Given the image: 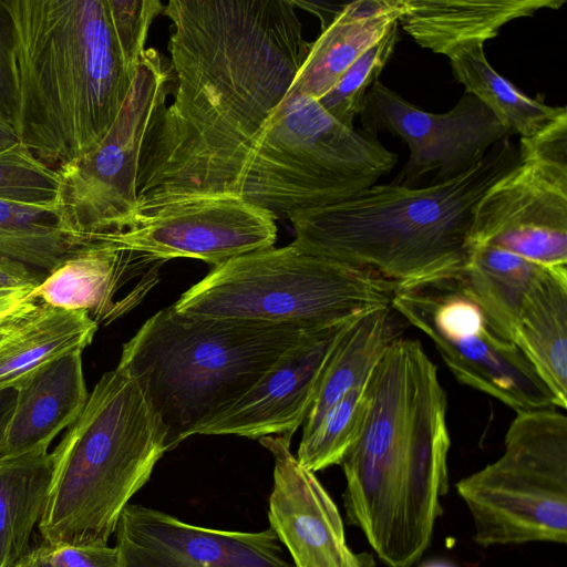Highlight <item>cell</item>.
<instances>
[{"mask_svg":"<svg viewBox=\"0 0 567 567\" xmlns=\"http://www.w3.org/2000/svg\"><path fill=\"white\" fill-rule=\"evenodd\" d=\"M546 269L499 247L475 245L468 248L466 265L455 280L494 332L513 342L526 297Z\"/></svg>","mask_w":567,"mask_h":567,"instance_id":"24","label":"cell"},{"mask_svg":"<svg viewBox=\"0 0 567 567\" xmlns=\"http://www.w3.org/2000/svg\"><path fill=\"white\" fill-rule=\"evenodd\" d=\"M315 330L182 313L172 305L123 344L116 368L144 391L166 429L171 451Z\"/></svg>","mask_w":567,"mask_h":567,"instance_id":"5","label":"cell"},{"mask_svg":"<svg viewBox=\"0 0 567 567\" xmlns=\"http://www.w3.org/2000/svg\"><path fill=\"white\" fill-rule=\"evenodd\" d=\"M82 351L62 354L31 372L17 389L0 457L49 449L72 425L89 399Z\"/></svg>","mask_w":567,"mask_h":567,"instance_id":"18","label":"cell"},{"mask_svg":"<svg viewBox=\"0 0 567 567\" xmlns=\"http://www.w3.org/2000/svg\"><path fill=\"white\" fill-rule=\"evenodd\" d=\"M423 567H452L445 563H439V561H435V563H430L427 565H424Z\"/></svg>","mask_w":567,"mask_h":567,"instance_id":"38","label":"cell"},{"mask_svg":"<svg viewBox=\"0 0 567 567\" xmlns=\"http://www.w3.org/2000/svg\"><path fill=\"white\" fill-rule=\"evenodd\" d=\"M399 22L394 21L384 34L368 48L339 78L336 84L317 101L337 121L354 127L365 95L391 58L399 39Z\"/></svg>","mask_w":567,"mask_h":567,"instance_id":"29","label":"cell"},{"mask_svg":"<svg viewBox=\"0 0 567 567\" xmlns=\"http://www.w3.org/2000/svg\"><path fill=\"white\" fill-rule=\"evenodd\" d=\"M482 547L567 542V417L516 412L504 452L456 484Z\"/></svg>","mask_w":567,"mask_h":567,"instance_id":"8","label":"cell"},{"mask_svg":"<svg viewBox=\"0 0 567 567\" xmlns=\"http://www.w3.org/2000/svg\"><path fill=\"white\" fill-rule=\"evenodd\" d=\"M475 245L567 268V163L520 156L476 204L468 248Z\"/></svg>","mask_w":567,"mask_h":567,"instance_id":"13","label":"cell"},{"mask_svg":"<svg viewBox=\"0 0 567 567\" xmlns=\"http://www.w3.org/2000/svg\"><path fill=\"white\" fill-rule=\"evenodd\" d=\"M48 276L9 259L0 261V289L37 288Z\"/></svg>","mask_w":567,"mask_h":567,"instance_id":"34","label":"cell"},{"mask_svg":"<svg viewBox=\"0 0 567 567\" xmlns=\"http://www.w3.org/2000/svg\"><path fill=\"white\" fill-rule=\"evenodd\" d=\"M34 288L0 289V327L35 307Z\"/></svg>","mask_w":567,"mask_h":567,"instance_id":"33","label":"cell"},{"mask_svg":"<svg viewBox=\"0 0 567 567\" xmlns=\"http://www.w3.org/2000/svg\"><path fill=\"white\" fill-rule=\"evenodd\" d=\"M519 162L518 144L507 136L447 181L373 185L339 203L296 210L288 218L293 241L399 289L456 279L466 265L476 204Z\"/></svg>","mask_w":567,"mask_h":567,"instance_id":"3","label":"cell"},{"mask_svg":"<svg viewBox=\"0 0 567 567\" xmlns=\"http://www.w3.org/2000/svg\"><path fill=\"white\" fill-rule=\"evenodd\" d=\"M410 324L392 303L353 319L339 338L302 423L308 434L346 392L363 386L386 349Z\"/></svg>","mask_w":567,"mask_h":567,"instance_id":"23","label":"cell"},{"mask_svg":"<svg viewBox=\"0 0 567 567\" xmlns=\"http://www.w3.org/2000/svg\"><path fill=\"white\" fill-rule=\"evenodd\" d=\"M398 286L295 241L212 268L173 305L182 313L323 329L392 302Z\"/></svg>","mask_w":567,"mask_h":567,"instance_id":"7","label":"cell"},{"mask_svg":"<svg viewBox=\"0 0 567 567\" xmlns=\"http://www.w3.org/2000/svg\"><path fill=\"white\" fill-rule=\"evenodd\" d=\"M274 456L270 529L295 567H365L348 546L341 515L315 473L299 464L290 441L259 439Z\"/></svg>","mask_w":567,"mask_h":567,"instance_id":"16","label":"cell"},{"mask_svg":"<svg viewBox=\"0 0 567 567\" xmlns=\"http://www.w3.org/2000/svg\"><path fill=\"white\" fill-rule=\"evenodd\" d=\"M169 62L148 48L126 100L101 142L56 168L58 209L64 229L82 239L120 231L138 217L137 176L146 133L172 94Z\"/></svg>","mask_w":567,"mask_h":567,"instance_id":"9","label":"cell"},{"mask_svg":"<svg viewBox=\"0 0 567 567\" xmlns=\"http://www.w3.org/2000/svg\"><path fill=\"white\" fill-rule=\"evenodd\" d=\"M85 240L64 229L58 206L0 200V261H19L49 276Z\"/></svg>","mask_w":567,"mask_h":567,"instance_id":"27","label":"cell"},{"mask_svg":"<svg viewBox=\"0 0 567 567\" xmlns=\"http://www.w3.org/2000/svg\"><path fill=\"white\" fill-rule=\"evenodd\" d=\"M162 14L173 27V102L146 133L138 217L184 198L235 196L310 49L292 0H171Z\"/></svg>","mask_w":567,"mask_h":567,"instance_id":"1","label":"cell"},{"mask_svg":"<svg viewBox=\"0 0 567 567\" xmlns=\"http://www.w3.org/2000/svg\"><path fill=\"white\" fill-rule=\"evenodd\" d=\"M18 61L16 131L53 168L91 152L117 117L136 74L107 0H4Z\"/></svg>","mask_w":567,"mask_h":567,"instance_id":"4","label":"cell"},{"mask_svg":"<svg viewBox=\"0 0 567 567\" xmlns=\"http://www.w3.org/2000/svg\"><path fill=\"white\" fill-rule=\"evenodd\" d=\"M93 237L167 261L186 257L214 267L272 247L275 217L233 195L197 196L165 204L120 231Z\"/></svg>","mask_w":567,"mask_h":567,"instance_id":"12","label":"cell"},{"mask_svg":"<svg viewBox=\"0 0 567 567\" xmlns=\"http://www.w3.org/2000/svg\"><path fill=\"white\" fill-rule=\"evenodd\" d=\"M20 142L17 131L9 123L0 118V152Z\"/></svg>","mask_w":567,"mask_h":567,"instance_id":"37","label":"cell"},{"mask_svg":"<svg viewBox=\"0 0 567 567\" xmlns=\"http://www.w3.org/2000/svg\"><path fill=\"white\" fill-rule=\"evenodd\" d=\"M51 475L49 449L0 457V567H13L28 553Z\"/></svg>","mask_w":567,"mask_h":567,"instance_id":"25","label":"cell"},{"mask_svg":"<svg viewBox=\"0 0 567 567\" xmlns=\"http://www.w3.org/2000/svg\"><path fill=\"white\" fill-rule=\"evenodd\" d=\"M367 405L364 385L346 392L318 424L301 436L296 456L299 464L313 473L340 465L361 431Z\"/></svg>","mask_w":567,"mask_h":567,"instance_id":"28","label":"cell"},{"mask_svg":"<svg viewBox=\"0 0 567 567\" xmlns=\"http://www.w3.org/2000/svg\"><path fill=\"white\" fill-rule=\"evenodd\" d=\"M17 389H6L0 391V454L7 432L9 421L11 419L16 404Z\"/></svg>","mask_w":567,"mask_h":567,"instance_id":"35","label":"cell"},{"mask_svg":"<svg viewBox=\"0 0 567 567\" xmlns=\"http://www.w3.org/2000/svg\"><path fill=\"white\" fill-rule=\"evenodd\" d=\"M352 320L308 332L244 395L207 420L194 435L291 440L306 419L339 338Z\"/></svg>","mask_w":567,"mask_h":567,"instance_id":"15","label":"cell"},{"mask_svg":"<svg viewBox=\"0 0 567 567\" xmlns=\"http://www.w3.org/2000/svg\"><path fill=\"white\" fill-rule=\"evenodd\" d=\"M363 130L388 131L409 146L410 156L393 183L414 186L434 173L431 184L453 178L512 136L476 96L465 91L445 113L417 109L379 80L369 89L360 113Z\"/></svg>","mask_w":567,"mask_h":567,"instance_id":"11","label":"cell"},{"mask_svg":"<svg viewBox=\"0 0 567 567\" xmlns=\"http://www.w3.org/2000/svg\"><path fill=\"white\" fill-rule=\"evenodd\" d=\"M13 567H53L47 559L43 545H40L21 557Z\"/></svg>","mask_w":567,"mask_h":567,"instance_id":"36","label":"cell"},{"mask_svg":"<svg viewBox=\"0 0 567 567\" xmlns=\"http://www.w3.org/2000/svg\"><path fill=\"white\" fill-rule=\"evenodd\" d=\"M391 303L409 324L432 340L461 383L516 412L557 408L522 351L494 332L455 279L399 289Z\"/></svg>","mask_w":567,"mask_h":567,"instance_id":"10","label":"cell"},{"mask_svg":"<svg viewBox=\"0 0 567 567\" xmlns=\"http://www.w3.org/2000/svg\"><path fill=\"white\" fill-rule=\"evenodd\" d=\"M565 0H403L398 19L422 48L449 55L471 43H485L508 22L557 10Z\"/></svg>","mask_w":567,"mask_h":567,"instance_id":"19","label":"cell"},{"mask_svg":"<svg viewBox=\"0 0 567 567\" xmlns=\"http://www.w3.org/2000/svg\"><path fill=\"white\" fill-rule=\"evenodd\" d=\"M124 567H295L268 528L221 530L128 504L115 529Z\"/></svg>","mask_w":567,"mask_h":567,"instance_id":"14","label":"cell"},{"mask_svg":"<svg viewBox=\"0 0 567 567\" xmlns=\"http://www.w3.org/2000/svg\"><path fill=\"white\" fill-rule=\"evenodd\" d=\"M513 342L567 408V268L546 269L528 292Z\"/></svg>","mask_w":567,"mask_h":567,"instance_id":"22","label":"cell"},{"mask_svg":"<svg viewBox=\"0 0 567 567\" xmlns=\"http://www.w3.org/2000/svg\"><path fill=\"white\" fill-rule=\"evenodd\" d=\"M43 550L53 567H124L116 546L43 544Z\"/></svg>","mask_w":567,"mask_h":567,"instance_id":"32","label":"cell"},{"mask_svg":"<svg viewBox=\"0 0 567 567\" xmlns=\"http://www.w3.org/2000/svg\"><path fill=\"white\" fill-rule=\"evenodd\" d=\"M455 79L496 116L511 135L528 138L566 113L540 97H529L488 63L483 43L457 48L449 55Z\"/></svg>","mask_w":567,"mask_h":567,"instance_id":"26","label":"cell"},{"mask_svg":"<svg viewBox=\"0 0 567 567\" xmlns=\"http://www.w3.org/2000/svg\"><path fill=\"white\" fill-rule=\"evenodd\" d=\"M99 326L85 310L39 302L0 327V391L17 388L31 372L74 350H84Z\"/></svg>","mask_w":567,"mask_h":567,"instance_id":"21","label":"cell"},{"mask_svg":"<svg viewBox=\"0 0 567 567\" xmlns=\"http://www.w3.org/2000/svg\"><path fill=\"white\" fill-rule=\"evenodd\" d=\"M166 259L86 239L33 290L41 302L85 310L97 324H109L134 309L158 281Z\"/></svg>","mask_w":567,"mask_h":567,"instance_id":"17","label":"cell"},{"mask_svg":"<svg viewBox=\"0 0 567 567\" xmlns=\"http://www.w3.org/2000/svg\"><path fill=\"white\" fill-rule=\"evenodd\" d=\"M166 429L134 378L105 372L52 454L38 524L47 545H109L131 498L167 452Z\"/></svg>","mask_w":567,"mask_h":567,"instance_id":"6","label":"cell"},{"mask_svg":"<svg viewBox=\"0 0 567 567\" xmlns=\"http://www.w3.org/2000/svg\"><path fill=\"white\" fill-rule=\"evenodd\" d=\"M367 413L344 455V507L388 567L427 549L449 489L446 394L417 340L399 338L365 384Z\"/></svg>","mask_w":567,"mask_h":567,"instance_id":"2","label":"cell"},{"mask_svg":"<svg viewBox=\"0 0 567 567\" xmlns=\"http://www.w3.org/2000/svg\"><path fill=\"white\" fill-rule=\"evenodd\" d=\"M19 105V75L14 27L0 0V118L16 128Z\"/></svg>","mask_w":567,"mask_h":567,"instance_id":"31","label":"cell"},{"mask_svg":"<svg viewBox=\"0 0 567 567\" xmlns=\"http://www.w3.org/2000/svg\"><path fill=\"white\" fill-rule=\"evenodd\" d=\"M60 176L23 143L0 152V200L28 206H58Z\"/></svg>","mask_w":567,"mask_h":567,"instance_id":"30","label":"cell"},{"mask_svg":"<svg viewBox=\"0 0 567 567\" xmlns=\"http://www.w3.org/2000/svg\"><path fill=\"white\" fill-rule=\"evenodd\" d=\"M402 11L403 0H359L343 4L310 42L291 87L316 100L321 97L398 21Z\"/></svg>","mask_w":567,"mask_h":567,"instance_id":"20","label":"cell"}]
</instances>
